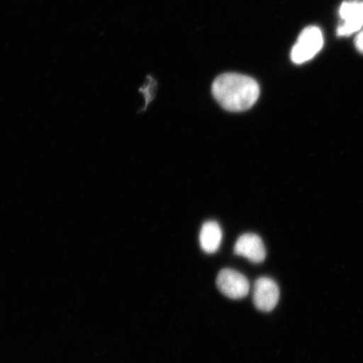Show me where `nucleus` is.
Returning <instances> with one entry per match:
<instances>
[{"label": "nucleus", "instance_id": "nucleus-1", "mask_svg": "<svg viewBox=\"0 0 363 363\" xmlns=\"http://www.w3.org/2000/svg\"><path fill=\"white\" fill-rule=\"evenodd\" d=\"M212 93L225 110L242 112L249 110L257 101L260 88L255 79L238 74H222L212 85Z\"/></svg>", "mask_w": 363, "mask_h": 363}, {"label": "nucleus", "instance_id": "nucleus-2", "mask_svg": "<svg viewBox=\"0 0 363 363\" xmlns=\"http://www.w3.org/2000/svg\"><path fill=\"white\" fill-rule=\"evenodd\" d=\"M324 38L317 26H308L299 35L291 52V59L296 65H302L314 58L323 48Z\"/></svg>", "mask_w": 363, "mask_h": 363}, {"label": "nucleus", "instance_id": "nucleus-3", "mask_svg": "<svg viewBox=\"0 0 363 363\" xmlns=\"http://www.w3.org/2000/svg\"><path fill=\"white\" fill-rule=\"evenodd\" d=\"M216 284L222 294L233 299L246 297L250 289L246 277L230 269H225L220 272L217 277Z\"/></svg>", "mask_w": 363, "mask_h": 363}, {"label": "nucleus", "instance_id": "nucleus-4", "mask_svg": "<svg viewBox=\"0 0 363 363\" xmlns=\"http://www.w3.org/2000/svg\"><path fill=\"white\" fill-rule=\"evenodd\" d=\"M279 286L269 278L258 279L254 284L253 302L258 310L269 312L278 305Z\"/></svg>", "mask_w": 363, "mask_h": 363}, {"label": "nucleus", "instance_id": "nucleus-5", "mask_svg": "<svg viewBox=\"0 0 363 363\" xmlns=\"http://www.w3.org/2000/svg\"><path fill=\"white\" fill-rule=\"evenodd\" d=\"M235 254L247 258L254 263H260L265 260L266 249L262 239L255 234L240 235L235 245Z\"/></svg>", "mask_w": 363, "mask_h": 363}, {"label": "nucleus", "instance_id": "nucleus-6", "mask_svg": "<svg viewBox=\"0 0 363 363\" xmlns=\"http://www.w3.org/2000/svg\"><path fill=\"white\" fill-rule=\"evenodd\" d=\"M199 242L204 252L215 253L222 242V230L216 221H207L202 226Z\"/></svg>", "mask_w": 363, "mask_h": 363}, {"label": "nucleus", "instance_id": "nucleus-7", "mask_svg": "<svg viewBox=\"0 0 363 363\" xmlns=\"http://www.w3.org/2000/svg\"><path fill=\"white\" fill-rule=\"evenodd\" d=\"M340 16L345 21L359 22L363 24V2H344L340 8Z\"/></svg>", "mask_w": 363, "mask_h": 363}, {"label": "nucleus", "instance_id": "nucleus-8", "mask_svg": "<svg viewBox=\"0 0 363 363\" xmlns=\"http://www.w3.org/2000/svg\"><path fill=\"white\" fill-rule=\"evenodd\" d=\"M157 88L156 81L154 80L152 77L147 76V82L146 84L140 87L139 92L143 94L145 98V106L142 111L146 110L150 103L152 101L154 97H155V89Z\"/></svg>", "mask_w": 363, "mask_h": 363}, {"label": "nucleus", "instance_id": "nucleus-9", "mask_svg": "<svg viewBox=\"0 0 363 363\" xmlns=\"http://www.w3.org/2000/svg\"><path fill=\"white\" fill-rule=\"evenodd\" d=\"M355 44L358 51L363 53V31L357 36Z\"/></svg>", "mask_w": 363, "mask_h": 363}]
</instances>
